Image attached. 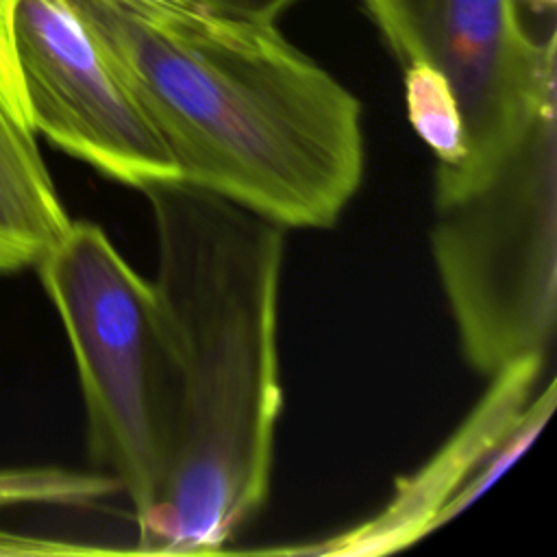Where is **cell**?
I'll return each mask as SVG.
<instances>
[{
	"label": "cell",
	"mask_w": 557,
	"mask_h": 557,
	"mask_svg": "<svg viewBox=\"0 0 557 557\" xmlns=\"http://www.w3.org/2000/svg\"><path fill=\"white\" fill-rule=\"evenodd\" d=\"M555 392H557V385L555 381H550L546 389L531 405H524L518 411L511 424L503 431V435L490 446V450L479 461V466L470 472L466 483L442 507L433 529L446 524L450 518H455L468 505H472L529 448V444L535 440V435L542 431V426L546 424V420L555 409V403H557Z\"/></svg>",
	"instance_id": "11"
},
{
	"label": "cell",
	"mask_w": 557,
	"mask_h": 557,
	"mask_svg": "<svg viewBox=\"0 0 557 557\" xmlns=\"http://www.w3.org/2000/svg\"><path fill=\"white\" fill-rule=\"evenodd\" d=\"M176 370L168 483L139 553H211L265 505L283 409L278 289L285 226L185 181L141 189Z\"/></svg>",
	"instance_id": "1"
},
{
	"label": "cell",
	"mask_w": 557,
	"mask_h": 557,
	"mask_svg": "<svg viewBox=\"0 0 557 557\" xmlns=\"http://www.w3.org/2000/svg\"><path fill=\"white\" fill-rule=\"evenodd\" d=\"M15 7L17 0H0V102L11 111L15 120L30 126L28 107L22 85V74L15 52Z\"/></svg>",
	"instance_id": "12"
},
{
	"label": "cell",
	"mask_w": 557,
	"mask_h": 557,
	"mask_svg": "<svg viewBox=\"0 0 557 557\" xmlns=\"http://www.w3.org/2000/svg\"><path fill=\"white\" fill-rule=\"evenodd\" d=\"M70 222L35 131L0 102V272L35 268Z\"/></svg>",
	"instance_id": "8"
},
{
	"label": "cell",
	"mask_w": 557,
	"mask_h": 557,
	"mask_svg": "<svg viewBox=\"0 0 557 557\" xmlns=\"http://www.w3.org/2000/svg\"><path fill=\"white\" fill-rule=\"evenodd\" d=\"M535 11H550L557 0H527Z\"/></svg>",
	"instance_id": "16"
},
{
	"label": "cell",
	"mask_w": 557,
	"mask_h": 557,
	"mask_svg": "<svg viewBox=\"0 0 557 557\" xmlns=\"http://www.w3.org/2000/svg\"><path fill=\"white\" fill-rule=\"evenodd\" d=\"M67 4L154 124L178 181L285 228L337 222L363 178V109L274 24Z\"/></svg>",
	"instance_id": "2"
},
{
	"label": "cell",
	"mask_w": 557,
	"mask_h": 557,
	"mask_svg": "<svg viewBox=\"0 0 557 557\" xmlns=\"http://www.w3.org/2000/svg\"><path fill=\"white\" fill-rule=\"evenodd\" d=\"M111 553V548L85 546L67 540L24 535L15 531L0 529V557H26V555H91Z\"/></svg>",
	"instance_id": "13"
},
{
	"label": "cell",
	"mask_w": 557,
	"mask_h": 557,
	"mask_svg": "<svg viewBox=\"0 0 557 557\" xmlns=\"http://www.w3.org/2000/svg\"><path fill=\"white\" fill-rule=\"evenodd\" d=\"M35 268L72 346L89 455L126 492L139 529L163 496L176 426L174 350L157 289L85 220H72Z\"/></svg>",
	"instance_id": "4"
},
{
	"label": "cell",
	"mask_w": 557,
	"mask_h": 557,
	"mask_svg": "<svg viewBox=\"0 0 557 557\" xmlns=\"http://www.w3.org/2000/svg\"><path fill=\"white\" fill-rule=\"evenodd\" d=\"M224 15L257 22L276 24V20L298 0H211Z\"/></svg>",
	"instance_id": "15"
},
{
	"label": "cell",
	"mask_w": 557,
	"mask_h": 557,
	"mask_svg": "<svg viewBox=\"0 0 557 557\" xmlns=\"http://www.w3.org/2000/svg\"><path fill=\"white\" fill-rule=\"evenodd\" d=\"M405 67L437 70L459 109L463 159L440 176L483 165L537 109L557 81V33L535 39L516 0H361Z\"/></svg>",
	"instance_id": "5"
},
{
	"label": "cell",
	"mask_w": 557,
	"mask_h": 557,
	"mask_svg": "<svg viewBox=\"0 0 557 557\" xmlns=\"http://www.w3.org/2000/svg\"><path fill=\"white\" fill-rule=\"evenodd\" d=\"M403 70L411 126L433 150L435 168H457L463 159V131L457 100L446 78L424 63H409Z\"/></svg>",
	"instance_id": "9"
},
{
	"label": "cell",
	"mask_w": 557,
	"mask_h": 557,
	"mask_svg": "<svg viewBox=\"0 0 557 557\" xmlns=\"http://www.w3.org/2000/svg\"><path fill=\"white\" fill-rule=\"evenodd\" d=\"M13 33L35 133L139 191L178 178L165 141L67 0H17Z\"/></svg>",
	"instance_id": "6"
},
{
	"label": "cell",
	"mask_w": 557,
	"mask_h": 557,
	"mask_svg": "<svg viewBox=\"0 0 557 557\" xmlns=\"http://www.w3.org/2000/svg\"><path fill=\"white\" fill-rule=\"evenodd\" d=\"M120 492V483L102 472H78L67 468H2L0 507L61 505L85 507Z\"/></svg>",
	"instance_id": "10"
},
{
	"label": "cell",
	"mask_w": 557,
	"mask_h": 557,
	"mask_svg": "<svg viewBox=\"0 0 557 557\" xmlns=\"http://www.w3.org/2000/svg\"><path fill=\"white\" fill-rule=\"evenodd\" d=\"M479 168L435 174L431 250L461 352L483 376L544 357L557 320V100Z\"/></svg>",
	"instance_id": "3"
},
{
	"label": "cell",
	"mask_w": 557,
	"mask_h": 557,
	"mask_svg": "<svg viewBox=\"0 0 557 557\" xmlns=\"http://www.w3.org/2000/svg\"><path fill=\"white\" fill-rule=\"evenodd\" d=\"M148 17L163 20H209L224 15L211 0H113Z\"/></svg>",
	"instance_id": "14"
},
{
	"label": "cell",
	"mask_w": 557,
	"mask_h": 557,
	"mask_svg": "<svg viewBox=\"0 0 557 557\" xmlns=\"http://www.w3.org/2000/svg\"><path fill=\"white\" fill-rule=\"evenodd\" d=\"M542 363L544 357H524L492 376L494 383L483 403L420 472L398 483L389 507L381 516L333 537V542L302 548V553H389L431 533L442 507L527 405Z\"/></svg>",
	"instance_id": "7"
}]
</instances>
